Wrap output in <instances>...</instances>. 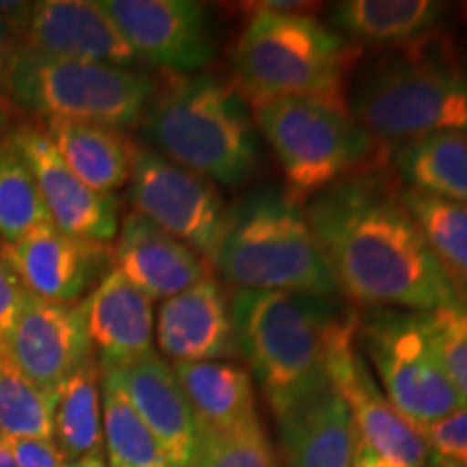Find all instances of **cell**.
<instances>
[{
  "label": "cell",
  "instance_id": "cell-18",
  "mask_svg": "<svg viewBox=\"0 0 467 467\" xmlns=\"http://www.w3.org/2000/svg\"><path fill=\"white\" fill-rule=\"evenodd\" d=\"M154 337L171 364L230 361L238 355L232 306L213 275L162 301Z\"/></svg>",
  "mask_w": 467,
  "mask_h": 467
},
{
  "label": "cell",
  "instance_id": "cell-12",
  "mask_svg": "<svg viewBox=\"0 0 467 467\" xmlns=\"http://www.w3.org/2000/svg\"><path fill=\"white\" fill-rule=\"evenodd\" d=\"M141 63L165 74H192L217 57L210 11L192 0H100Z\"/></svg>",
  "mask_w": 467,
  "mask_h": 467
},
{
  "label": "cell",
  "instance_id": "cell-27",
  "mask_svg": "<svg viewBox=\"0 0 467 467\" xmlns=\"http://www.w3.org/2000/svg\"><path fill=\"white\" fill-rule=\"evenodd\" d=\"M402 203L467 307V203L402 186Z\"/></svg>",
  "mask_w": 467,
  "mask_h": 467
},
{
  "label": "cell",
  "instance_id": "cell-6",
  "mask_svg": "<svg viewBox=\"0 0 467 467\" xmlns=\"http://www.w3.org/2000/svg\"><path fill=\"white\" fill-rule=\"evenodd\" d=\"M214 268L238 290H282L334 299L336 282L301 203L260 186L227 206Z\"/></svg>",
  "mask_w": 467,
  "mask_h": 467
},
{
  "label": "cell",
  "instance_id": "cell-22",
  "mask_svg": "<svg viewBox=\"0 0 467 467\" xmlns=\"http://www.w3.org/2000/svg\"><path fill=\"white\" fill-rule=\"evenodd\" d=\"M39 124L63 162L93 191L115 195L130 182L139 145L124 130L66 117H42Z\"/></svg>",
  "mask_w": 467,
  "mask_h": 467
},
{
  "label": "cell",
  "instance_id": "cell-4",
  "mask_svg": "<svg viewBox=\"0 0 467 467\" xmlns=\"http://www.w3.org/2000/svg\"><path fill=\"white\" fill-rule=\"evenodd\" d=\"M348 113L377 141L467 132V69L431 33L361 69Z\"/></svg>",
  "mask_w": 467,
  "mask_h": 467
},
{
  "label": "cell",
  "instance_id": "cell-25",
  "mask_svg": "<svg viewBox=\"0 0 467 467\" xmlns=\"http://www.w3.org/2000/svg\"><path fill=\"white\" fill-rule=\"evenodd\" d=\"M392 167L407 189L467 203V132H433L396 143Z\"/></svg>",
  "mask_w": 467,
  "mask_h": 467
},
{
  "label": "cell",
  "instance_id": "cell-16",
  "mask_svg": "<svg viewBox=\"0 0 467 467\" xmlns=\"http://www.w3.org/2000/svg\"><path fill=\"white\" fill-rule=\"evenodd\" d=\"M17 48L69 61L109 63L137 69L139 61L100 3L42 0L31 3Z\"/></svg>",
  "mask_w": 467,
  "mask_h": 467
},
{
  "label": "cell",
  "instance_id": "cell-29",
  "mask_svg": "<svg viewBox=\"0 0 467 467\" xmlns=\"http://www.w3.org/2000/svg\"><path fill=\"white\" fill-rule=\"evenodd\" d=\"M58 389L28 381L0 348V437L52 440Z\"/></svg>",
  "mask_w": 467,
  "mask_h": 467
},
{
  "label": "cell",
  "instance_id": "cell-20",
  "mask_svg": "<svg viewBox=\"0 0 467 467\" xmlns=\"http://www.w3.org/2000/svg\"><path fill=\"white\" fill-rule=\"evenodd\" d=\"M151 303L113 268L89 292L85 299L87 334L100 375L124 370L156 353Z\"/></svg>",
  "mask_w": 467,
  "mask_h": 467
},
{
  "label": "cell",
  "instance_id": "cell-15",
  "mask_svg": "<svg viewBox=\"0 0 467 467\" xmlns=\"http://www.w3.org/2000/svg\"><path fill=\"white\" fill-rule=\"evenodd\" d=\"M0 255L16 268L28 295L50 303H78L107 275L110 247L85 241L44 223L14 244H0Z\"/></svg>",
  "mask_w": 467,
  "mask_h": 467
},
{
  "label": "cell",
  "instance_id": "cell-5",
  "mask_svg": "<svg viewBox=\"0 0 467 467\" xmlns=\"http://www.w3.org/2000/svg\"><path fill=\"white\" fill-rule=\"evenodd\" d=\"M234 48V87L249 100L303 98L348 110V39L317 17L254 5Z\"/></svg>",
  "mask_w": 467,
  "mask_h": 467
},
{
  "label": "cell",
  "instance_id": "cell-14",
  "mask_svg": "<svg viewBox=\"0 0 467 467\" xmlns=\"http://www.w3.org/2000/svg\"><path fill=\"white\" fill-rule=\"evenodd\" d=\"M3 353L31 383L58 389L93 358L85 299L50 303L28 295Z\"/></svg>",
  "mask_w": 467,
  "mask_h": 467
},
{
  "label": "cell",
  "instance_id": "cell-34",
  "mask_svg": "<svg viewBox=\"0 0 467 467\" xmlns=\"http://www.w3.org/2000/svg\"><path fill=\"white\" fill-rule=\"evenodd\" d=\"M28 299V290L22 284L20 275L7 260L0 255V348L20 318L22 307Z\"/></svg>",
  "mask_w": 467,
  "mask_h": 467
},
{
  "label": "cell",
  "instance_id": "cell-8",
  "mask_svg": "<svg viewBox=\"0 0 467 467\" xmlns=\"http://www.w3.org/2000/svg\"><path fill=\"white\" fill-rule=\"evenodd\" d=\"M156 80L139 69L69 61L17 48L7 96L25 113L119 128L141 124Z\"/></svg>",
  "mask_w": 467,
  "mask_h": 467
},
{
  "label": "cell",
  "instance_id": "cell-30",
  "mask_svg": "<svg viewBox=\"0 0 467 467\" xmlns=\"http://www.w3.org/2000/svg\"><path fill=\"white\" fill-rule=\"evenodd\" d=\"M50 223L42 192L25 156L9 141L0 145V244H14Z\"/></svg>",
  "mask_w": 467,
  "mask_h": 467
},
{
  "label": "cell",
  "instance_id": "cell-35",
  "mask_svg": "<svg viewBox=\"0 0 467 467\" xmlns=\"http://www.w3.org/2000/svg\"><path fill=\"white\" fill-rule=\"evenodd\" d=\"M11 446L16 467H67V461L52 440H16Z\"/></svg>",
  "mask_w": 467,
  "mask_h": 467
},
{
  "label": "cell",
  "instance_id": "cell-37",
  "mask_svg": "<svg viewBox=\"0 0 467 467\" xmlns=\"http://www.w3.org/2000/svg\"><path fill=\"white\" fill-rule=\"evenodd\" d=\"M26 119V113L11 102L9 96L0 93V145H5L14 137L17 126Z\"/></svg>",
  "mask_w": 467,
  "mask_h": 467
},
{
  "label": "cell",
  "instance_id": "cell-40",
  "mask_svg": "<svg viewBox=\"0 0 467 467\" xmlns=\"http://www.w3.org/2000/svg\"><path fill=\"white\" fill-rule=\"evenodd\" d=\"M431 467H467V461H451V463H435Z\"/></svg>",
  "mask_w": 467,
  "mask_h": 467
},
{
  "label": "cell",
  "instance_id": "cell-1",
  "mask_svg": "<svg viewBox=\"0 0 467 467\" xmlns=\"http://www.w3.org/2000/svg\"><path fill=\"white\" fill-rule=\"evenodd\" d=\"M337 292L366 307L463 306L383 167L337 180L303 203Z\"/></svg>",
  "mask_w": 467,
  "mask_h": 467
},
{
  "label": "cell",
  "instance_id": "cell-31",
  "mask_svg": "<svg viewBox=\"0 0 467 467\" xmlns=\"http://www.w3.org/2000/svg\"><path fill=\"white\" fill-rule=\"evenodd\" d=\"M200 467H279V461L262 422L254 420L225 433L202 431Z\"/></svg>",
  "mask_w": 467,
  "mask_h": 467
},
{
  "label": "cell",
  "instance_id": "cell-39",
  "mask_svg": "<svg viewBox=\"0 0 467 467\" xmlns=\"http://www.w3.org/2000/svg\"><path fill=\"white\" fill-rule=\"evenodd\" d=\"M67 467H109V465H107V457H104V452H98V454H91V457H87V459L67 463Z\"/></svg>",
  "mask_w": 467,
  "mask_h": 467
},
{
  "label": "cell",
  "instance_id": "cell-32",
  "mask_svg": "<svg viewBox=\"0 0 467 467\" xmlns=\"http://www.w3.org/2000/svg\"><path fill=\"white\" fill-rule=\"evenodd\" d=\"M422 317L437 359L467 407V307L459 303Z\"/></svg>",
  "mask_w": 467,
  "mask_h": 467
},
{
  "label": "cell",
  "instance_id": "cell-2",
  "mask_svg": "<svg viewBox=\"0 0 467 467\" xmlns=\"http://www.w3.org/2000/svg\"><path fill=\"white\" fill-rule=\"evenodd\" d=\"M344 312L331 299L282 290H238L232 320L238 355L260 385L275 422L317 396L327 379V344Z\"/></svg>",
  "mask_w": 467,
  "mask_h": 467
},
{
  "label": "cell",
  "instance_id": "cell-36",
  "mask_svg": "<svg viewBox=\"0 0 467 467\" xmlns=\"http://www.w3.org/2000/svg\"><path fill=\"white\" fill-rule=\"evenodd\" d=\"M17 52V37L11 31V26L5 22V17L0 16V93L7 96V85H9V74L11 66H14V58Z\"/></svg>",
  "mask_w": 467,
  "mask_h": 467
},
{
  "label": "cell",
  "instance_id": "cell-38",
  "mask_svg": "<svg viewBox=\"0 0 467 467\" xmlns=\"http://www.w3.org/2000/svg\"><path fill=\"white\" fill-rule=\"evenodd\" d=\"M0 467H16L14 446H11V440H5V437H0Z\"/></svg>",
  "mask_w": 467,
  "mask_h": 467
},
{
  "label": "cell",
  "instance_id": "cell-24",
  "mask_svg": "<svg viewBox=\"0 0 467 467\" xmlns=\"http://www.w3.org/2000/svg\"><path fill=\"white\" fill-rule=\"evenodd\" d=\"M446 9L435 0H344L329 9V25L355 42L407 46L435 33Z\"/></svg>",
  "mask_w": 467,
  "mask_h": 467
},
{
  "label": "cell",
  "instance_id": "cell-33",
  "mask_svg": "<svg viewBox=\"0 0 467 467\" xmlns=\"http://www.w3.org/2000/svg\"><path fill=\"white\" fill-rule=\"evenodd\" d=\"M429 448L431 465L467 461V407L420 431Z\"/></svg>",
  "mask_w": 467,
  "mask_h": 467
},
{
  "label": "cell",
  "instance_id": "cell-3",
  "mask_svg": "<svg viewBox=\"0 0 467 467\" xmlns=\"http://www.w3.org/2000/svg\"><path fill=\"white\" fill-rule=\"evenodd\" d=\"M143 128L161 156L214 186L236 189L260 167V137L236 87L213 74H165Z\"/></svg>",
  "mask_w": 467,
  "mask_h": 467
},
{
  "label": "cell",
  "instance_id": "cell-28",
  "mask_svg": "<svg viewBox=\"0 0 467 467\" xmlns=\"http://www.w3.org/2000/svg\"><path fill=\"white\" fill-rule=\"evenodd\" d=\"M102 440L109 467H171L130 400L102 377Z\"/></svg>",
  "mask_w": 467,
  "mask_h": 467
},
{
  "label": "cell",
  "instance_id": "cell-11",
  "mask_svg": "<svg viewBox=\"0 0 467 467\" xmlns=\"http://www.w3.org/2000/svg\"><path fill=\"white\" fill-rule=\"evenodd\" d=\"M128 203L132 213L171 234L210 266L223 238L227 206L217 186L156 151L139 148L134 159Z\"/></svg>",
  "mask_w": 467,
  "mask_h": 467
},
{
  "label": "cell",
  "instance_id": "cell-26",
  "mask_svg": "<svg viewBox=\"0 0 467 467\" xmlns=\"http://www.w3.org/2000/svg\"><path fill=\"white\" fill-rule=\"evenodd\" d=\"M52 441L67 463L104 452L102 375L96 358L58 388Z\"/></svg>",
  "mask_w": 467,
  "mask_h": 467
},
{
  "label": "cell",
  "instance_id": "cell-19",
  "mask_svg": "<svg viewBox=\"0 0 467 467\" xmlns=\"http://www.w3.org/2000/svg\"><path fill=\"white\" fill-rule=\"evenodd\" d=\"M110 266L151 301H167L210 277L202 255L139 213H128L110 247Z\"/></svg>",
  "mask_w": 467,
  "mask_h": 467
},
{
  "label": "cell",
  "instance_id": "cell-9",
  "mask_svg": "<svg viewBox=\"0 0 467 467\" xmlns=\"http://www.w3.org/2000/svg\"><path fill=\"white\" fill-rule=\"evenodd\" d=\"M355 337L379 388L418 431L465 407L437 359L422 312L368 307L358 312Z\"/></svg>",
  "mask_w": 467,
  "mask_h": 467
},
{
  "label": "cell",
  "instance_id": "cell-10",
  "mask_svg": "<svg viewBox=\"0 0 467 467\" xmlns=\"http://www.w3.org/2000/svg\"><path fill=\"white\" fill-rule=\"evenodd\" d=\"M358 312H344L327 344V379L342 396L355 429V451L385 467H431L429 448L379 388L358 337Z\"/></svg>",
  "mask_w": 467,
  "mask_h": 467
},
{
  "label": "cell",
  "instance_id": "cell-13",
  "mask_svg": "<svg viewBox=\"0 0 467 467\" xmlns=\"http://www.w3.org/2000/svg\"><path fill=\"white\" fill-rule=\"evenodd\" d=\"M35 182L42 192L44 206L57 230L85 241L109 244L119 232V200L110 192L93 191L72 173L39 119H26L11 137Z\"/></svg>",
  "mask_w": 467,
  "mask_h": 467
},
{
  "label": "cell",
  "instance_id": "cell-23",
  "mask_svg": "<svg viewBox=\"0 0 467 467\" xmlns=\"http://www.w3.org/2000/svg\"><path fill=\"white\" fill-rule=\"evenodd\" d=\"M202 431L225 433L260 420L251 375L236 361L171 364Z\"/></svg>",
  "mask_w": 467,
  "mask_h": 467
},
{
  "label": "cell",
  "instance_id": "cell-7",
  "mask_svg": "<svg viewBox=\"0 0 467 467\" xmlns=\"http://www.w3.org/2000/svg\"><path fill=\"white\" fill-rule=\"evenodd\" d=\"M251 117L282 167L285 195L301 206L337 180L379 167L377 139L348 110L279 98L251 104Z\"/></svg>",
  "mask_w": 467,
  "mask_h": 467
},
{
  "label": "cell",
  "instance_id": "cell-17",
  "mask_svg": "<svg viewBox=\"0 0 467 467\" xmlns=\"http://www.w3.org/2000/svg\"><path fill=\"white\" fill-rule=\"evenodd\" d=\"M102 377H109L126 394L134 411L156 437L169 465L200 467L202 426L165 358L154 353L139 364Z\"/></svg>",
  "mask_w": 467,
  "mask_h": 467
},
{
  "label": "cell",
  "instance_id": "cell-21",
  "mask_svg": "<svg viewBox=\"0 0 467 467\" xmlns=\"http://www.w3.org/2000/svg\"><path fill=\"white\" fill-rule=\"evenodd\" d=\"M277 431L285 467H353V420L331 383L279 420Z\"/></svg>",
  "mask_w": 467,
  "mask_h": 467
}]
</instances>
